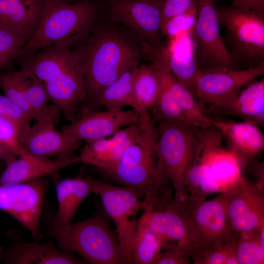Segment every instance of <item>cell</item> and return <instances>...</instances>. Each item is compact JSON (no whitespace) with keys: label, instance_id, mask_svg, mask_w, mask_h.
<instances>
[{"label":"cell","instance_id":"22","mask_svg":"<svg viewBox=\"0 0 264 264\" xmlns=\"http://www.w3.org/2000/svg\"><path fill=\"white\" fill-rule=\"evenodd\" d=\"M151 61L153 66L163 77L176 102L190 124L198 128L211 126L210 117L205 114L202 107L172 73L167 48H161L154 54Z\"/></svg>","mask_w":264,"mask_h":264},{"label":"cell","instance_id":"26","mask_svg":"<svg viewBox=\"0 0 264 264\" xmlns=\"http://www.w3.org/2000/svg\"><path fill=\"white\" fill-rule=\"evenodd\" d=\"M139 66L130 67L116 79L103 89L91 103L109 110H121L130 107L141 116L140 109L135 100L133 81Z\"/></svg>","mask_w":264,"mask_h":264},{"label":"cell","instance_id":"23","mask_svg":"<svg viewBox=\"0 0 264 264\" xmlns=\"http://www.w3.org/2000/svg\"><path fill=\"white\" fill-rule=\"evenodd\" d=\"M44 0H0V26L28 39L40 23Z\"/></svg>","mask_w":264,"mask_h":264},{"label":"cell","instance_id":"20","mask_svg":"<svg viewBox=\"0 0 264 264\" xmlns=\"http://www.w3.org/2000/svg\"><path fill=\"white\" fill-rule=\"evenodd\" d=\"M78 162V155L52 159L25 153L5 165L0 173V185H11L27 182Z\"/></svg>","mask_w":264,"mask_h":264},{"label":"cell","instance_id":"3","mask_svg":"<svg viewBox=\"0 0 264 264\" xmlns=\"http://www.w3.org/2000/svg\"><path fill=\"white\" fill-rule=\"evenodd\" d=\"M110 219L102 206L90 218L68 224H50L49 233L63 251L77 253L87 264H129Z\"/></svg>","mask_w":264,"mask_h":264},{"label":"cell","instance_id":"16","mask_svg":"<svg viewBox=\"0 0 264 264\" xmlns=\"http://www.w3.org/2000/svg\"><path fill=\"white\" fill-rule=\"evenodd\" d=\"M57 114L51 115L35 121L34 125L19 134L18 141L22 151L31 155L50 158L70 157L81 142L71 140L55 128Z\"/></svg>","mask_w":264,"mask_h":264},{"label":"cell","instance_id":"6","mask_svg":"<svg viewBox=\"0 0 264 264\" xmlns=\"http://www.w3.org/2000/svg\"><path fill=\"white\" fill-rule=\"evenodd\" d=\"M142 119L144 128L141 139L131 145L106 173L122 186L135 190L141 199L145 190L162 177L154 161L156 127L150 115Z\"/></svg>","mask_w":264,"mask_h":264},{"label":"cell","instance_id":"44","mask_svg":"<svg viewBox=\"0 0 264 264\" xmlns=\"http://www.w3.org/2000/svg\"><path fill=\"white\" fill-rule=\"evenodd\" d=\"M2 250H3V247L1 245H0V257L1 256L2 252Z\"/></svg>","mask_w":264,"mask_h":264},{"label":"cell","instance_id":"1","mask_svg":"<svg viewBox=\"0 0 264 264\" xmlns=\"http://www.w3.org/2000/svg\"><path fill=\"white\" fill-rule=\"evenodd\" d=\"M72 49L84 72L86 101L91 102L123 72L151 60L155 52L132 31L110 21L102 12L88 36Z\"/></svg>","mask_w":264,"mask_h":264},{"label":"cell","instance_id":"28","mask_svg":"<svg viewBox=\"0 0 264 264\" xmlns=\"http://www.w3.org/2000/svg\"><path fill=\"white\" fill-rule=\"evenodd\" d=\"M133 90L141 117L149 115V110L154 107L159 91V78L152 64L137 67L133 77Z\"/></svg>","mask_w":264,"mask_h":264},{"label":"cell","instance_id":"10","mask_svg":"<svg viewBox=\"0 0 264 264\" xmlns=\"http://www.w3.org/2000/svg\"><path fill=\"white\" fill-rule=\"evenodd\" d=\"M186 207L191 226L190 257L239 235L228 225L225 192L210 200L187 202Z\"/></svg>","mask_w":264,"mask_h":264},{"label":"cell","instance_id":"34","mask_svg":"<svg viewBox=\"0 0 264 264\" xmlns=\"http://www.w3.org/2000/svg\"><path fill=\"white\" fill-rule=\"evenodd\" d=\"M28 40L0 26V69L15 59Z\"/></svg>","mask_w":264,"mask_h":264},{"label":"cell","instance_id":"27","mask_svg":"<svg viewBox=\"0 0 264 264\" xmlns=\"http://www.w3.org/2000/svg\"><path fill=\"white\" fill-rule=\"evenodd\" d=\"M225 193L228 222L254 209L264 207L263 188L242 177Z\"/></svg>","mask_w":264,"mask_h":264},{"label":"cell","instance_id":"35","mask_svg":"<svg viewBox=\"0 0 264 264\" xmlns=\"http://www.w3.org/2000/svg\"><path fill=\"white\" fill-rule=\"evenodd\" d=\"M198 16V0L184 13L170 19L162 30V35L169 38L185 32H191L196 24Z\"/></svg>","mask_w":264,"mask_h":264},{"label":"cell","instance_id":"43","mask_svg":"<svg viewBox=\"0 0 264 264\" xmlns=\"http://www.w3.org/2000/svg\"><path fill=\"white\" fill-rule=\"evenodd\" d=\"M5 165H6L4 162H0V173L3 170Z\"/></svg>","mask_w":264,"mask_h":264},{"label":"cell","instance_id":"38","mask_svg":"<svg viewBox=\"0 0 264 264\" xmlns=\"http://www.w3.org/2000/svg\"><path fill=\"white\" fill-rule=\"evenodd\" d=\"M18 137L17 127L8 119L0 116V142L15 150L20 156L26 153L20 148Z\"/></svg>","mask_w":264,"mask_h":264},{"label":"cell","instance_id":"7","mask_svg":"<svg viewBox=\"0 0 264 264\" xmlns=\"http://www.w3.org/2000/svg\"><path fill=\"white\" fill-rule=\"evenodd\" d=\"M93 193L99 196L102 207L116 226L120 246L130 264L137 220L144 208L138 193L130 187L116 186L89 176Z\"/></svg>","mask_w":264,"mask_h":264},{"label":"cell","instance_id":"36","mask_svg":"<svg viewBox=\"0 0 264 264\" xmlns=\"http://www.w3.org/2000/svg\"><path fill=\"white\" fill-rule=\"evenodd\" d=\"M0 116L12 122L18 128L19 135L31 125V117L4 95L0 94Z\"/></svg>","mask_w":264,"mask_h":264},{"label":"cell","instance_id":"25","mask_svg":"<svg viewBox=\"0 0 264 264\" xmlns=\"http://www.w3.org/2000/svg\"><path fill=\"white\" fill-rule=\"evenodd\" d=\"M191 33L185 32L170 38L166 47L172 73L194 95V85L199 68Z\"/></svg>","mask_w":264,"mask_h":264},{"label":"cell","instance_id":"30","mask_svg":"<svg viewBox=\"0 0 264 264\" xmlns=\"http://www.w3.org/2000/svg\"><path fill=\"white\" fill-rule=\"evenodd\" d=\"M236 254L238 264H264V223L259 228L239 233Z\"/></svg>","mask_w":264,"mask_h":264},{"label":"cell","instance_id":"39","mask_svg":"<svg viewBox=\"0 0 264 264\" xmlns=\"http://www.w3.org/2000/svg\"><path fill=\"white\" fill-rule=\"evenodd\" d=\"M196 0H164L162 11V30L174 17L188 10Z\"/></svg>","mask_w":264,"mask_h":264},{"label":"cell","instance_id":"29","mask_svg":"<svg viewBox=\"0 0 264 264\" xmlns=\"http://www.w3.org/2000/svg\"><path fill=\"white\" fill-rule=\"evenodd\" d=\"M171 247L157 234L137 223L132 248V264H152L160 251Z\"/></svg>","mask_w":264,"mask_h":264},{"label":"cell","instance_id":"33","mask_svg":"<svg viewBox=\"0 0 264 264\" xmlns=\"http://www.w3.org/2000/svg\"><path fill=\"white\" fill-rule=\"evenodd\" d=\"M24 80L25 78L21 76L18 70L0 72V87L4 95L32 118L26 95Z\"/></svg>","mask_w":264,"mask_h":264},{"label":"cell","instance_id":"9","mask_svg":"<svg viewBox=\"0 0 264 264\" xmlns=\"http://www.w3.org/2000/svg\"><path fill=\"white\" fill-rule=\"evenodd\" d=\"M215 5V0H198L197 19L191 33L198 67L242 69L221 36Z\"/></svg>","mask_w":264,"mask_h":264},{"label":"cell","instance_id":"5","mask_svg":"<svg viewBox=\"0 0 264 264\" xmlns=\"http://www.w3.org/2000/svg\"><path fill=\"white\" fill-rule=\"evenodd\" d=\"M215 10L235 62L245 69L264 64V11L222 5H215Z\"/></svg>","mask_w":264,"mask_h":264},{"label":"cell","instance_id":"17","mask_svg":"<svg viewBox=\"0 0 264 264\" xmlns=\"http://www.w3.org/2000/svg\"><path fill=\"white\" fill-rule=\"evenodd\" d=\"M137 223L157 234L172 247L184 249L190 256L191 226L186 200L174 198L159 210L143 211Z\"/></svg>","mask_w":264,"mask_h":264},{"label":"cell","instance_id":"40","mask_svg":"<svg viewBox=\"0 0 264 264\" xmlns=\"http://www.w3.org/2000/svg\"><path fill=\"white\" fill-rule=\"evenodd\" d=\"M230 6L244 10L264 11V0H232Z\"/></svg>","mask_w":264,"mask_h":264},{"label":"cell","instance_id":"18","mask_svg":"<svg viewBox=\"0 0 264 264\" xmlns=\"http://www.w3.org/2000/svg\"><path fill=\"white\" fill-rule=\"evenodd\" d=\"M143 127L141 118L140 121L121 129L109 138L87 142L78 155L79 162L94 166L106 173L131 145L140 140Z\"/></svg>","mask_w":264,"mask_h":264},{"label":"cell","instance_id":"41","mask_svg":"<svg viewBox=\"0 0 264 264\" xmlns=\"http://www.w3.org/2000/svg\"><path fill=\"white\" fill-rule=\"evenodd\" d=\"M19 155L15 150L0 142V159L6 165L15 160Z\"/></svg>","mask_w":264,"mask_h":264},{"label":"cell","instance_id":"11","mask_svg":"<svg viewBox=\"0 0 264 264\" xmlns=\"http://www.w3.org/2000/svg\"><path fill=\"white\" fill-rule=\"evenodd\" d=\"M49 185L45 177L25 183L0 185V210L18 221L37 241L42 238L40 222Z\"/></svg>","mask_w":264,"mask_h":264},{"label":"cell","instance_id":"32","mask_svg":"<svg viewBox=\"0 0 264 264\" xmlns=\"http://www.w3.org/2000/svg\"><path fill=\"white\" fill-rule=\"evenodd\" d=\"M238 236L220 242L191 257L195 264H238L236 244Z\"/></svg>","mask_w":264,"mask_h":264},{"label":"cell","instance_id":"14","mask_svg":"<svg viewBox=\"0 0 264 264\" xmlns=\"http://www.w3.org/2000/svg\"><path fill=\"white\" fill-rule=\"evenodd\" d=\"M264 74V64L244 69L218 67L198 70L193 93L199 104H214L232 95Z\"/></svg>","mask_w":264,"mask_h":264},{"label":"cell","instance_id":"12","mask_svg":"<svg viewBox=\"0 0 264 264\" xmlns=\"http://www.w3.org/2000/svg\"><path fill=\"white\" fill-rule=\"evenodd\" d=\"M195 130L198 137L195 158L218 185L220 194L229 191L242 177L237 157L229 149L221 147V134L216 128L211 126Z\"/></svg>","mask_w":264,"mask_h":264},{"label":"cell","instance_id":"31","mask_svg":"<svg viewBox=\"0 0 264 264\" xmlns=\"http://www.w3.org/2000/svg\"><path fill=\"white\" fill-rule=\"evenodd\" d=\"M24 78L26 95L32 120L36 121L60 112L53 105H48L50 101L43 82L34 76Z\"/></svg>","mask_w":264,"mask_h":264},{"label":"cell","instance_id":"42","mask_svg":"<svg viewBox=\"0 0 264 264\" xmlns=\"http://www.w3.org/2000/svg\"><path fill=\"white\" fill-rule=\"evenodd\" d=\"M59 2L65 3H72L83 1H104L105 0H51Z\"/></svg>","mask_w":264,"mask_h":264},{"label":"cell","instance_id":"19","mask_svg":"<svg viewBox=\"0 0 264 264\" xmlns=\"http://www.w3.org/2000/svg\"><path fill=\"white\" fill-rule=\"evenodd\" d=\"M211 126L223 135L243 169L264 148V136L256 124L243 121L217 120L210 118Z\"/></svg>","mask_w":264,"mask_h":264},{"label":"cell","instance_id":"13","mask_svg":"<svg viewBox=\"0 0 264 264\" xmlns=\"http://www.w3.org/2000/svg\"><path fill=\"white\" fill-rule=\"evenodd\" d=\"M141 120V116L133 109L97 111L85 107L80 115L61 131L71 140L87 143L110 137L122 127Z\"/></svg>","mask_w":264,"mask_h":264},{"label":"cell","instance_id":"2","mask_svg":"<svg viewBox=\"0 0 264 264\" xmlns=\"http://www.w3.org/2000/svg\"><path fill=\"white\" fill-rule=\"evenodd\" d=\"M104 1L65 3L44 0L39 26L16 58L55 44H66L74 48L91 31L102 12Z\"/></svg>","mask_w":264,"mask_h":264},{"label":"cell","instance_id":"8","mask_svg":"<svg viewBox=\"0 0 264 264\" xmlns=\"http://www.w3.org/2000/svg\"><path fill=\"white\" fill-rule=\"evenodd\" d=\"M164 0H105L102 14L110 21L135 33L152 50L164 45L162 11Z\"/></svg>","mask_w":264,"mask_h":264},{"label":"cell","instance_id":"24","mask_svg":"<svg viewBox=\"0 0 264 264\" xmlns=\"http://www.w3.org/2000/svg\"><path fill=\"white\" fill-rule=\"evenodd\" d=\"M58 209L51 222L58 224L71 222L81 203L93 193L89 176L82 173L75 177L62 179L55 185Z\"/></svg>","mask_w":264,"mask_h":264},{"label":"cell","instance_id":"15","mask_svg":"<svg viewBox=\"0 0 264 264\" xmlns=\"http://www.w3.org/2000/svg\"><path fill=\"white\" fill-rule=\"evenodd\" d=\"M22 230L11 229L6 233L8 244L3 248L0 263L4 264H87L72 252L62 250L50 239L45 242H28Z\"/></svg>","mask_w":264,"mask_h":264},{"label":"cell","instance_id":"37","mask_svg":"<svg viewBox=\"0 0 264 264\" xmlns=\"http://www.w3.org/2000/svg\"><path fill=\"white\" fill-rule=\"evenodd\" d=\"M191 262L188 252L176 246L160 251L152 264H189Z\"/></svg>","mask_w":264,"mask_h":264},{"label":"cell","instance_id":"21","mask_svg":"<svg viewBox=\"0 0 264 264\" xmlns=\"http://www.w3.org/2000/svg\"><path fill=\"white\" fill-rule=\"evenodd\" d=\"M210 110L231 115L263 126L264 124V79L254 80L243 90L217 103L210 104Z\"/></svg>","mask_w":264,"mask_h":264},{"label":"cell","instance_id":"4","mask_svg":"<svg viewBox=\"0 0 264 264\" xmlns=\"http://www.w3.org/2000/svg\"><path fill=\"white\" fill-rule=\"evenodd\" d=\"M156 131L154 149L157 170L172 184L174 198L185 200V174L195 159L198 146L195 128L181 122L160 120Z\"/></svg>","mask_w":264,"mask_h":264}]
</instances>
